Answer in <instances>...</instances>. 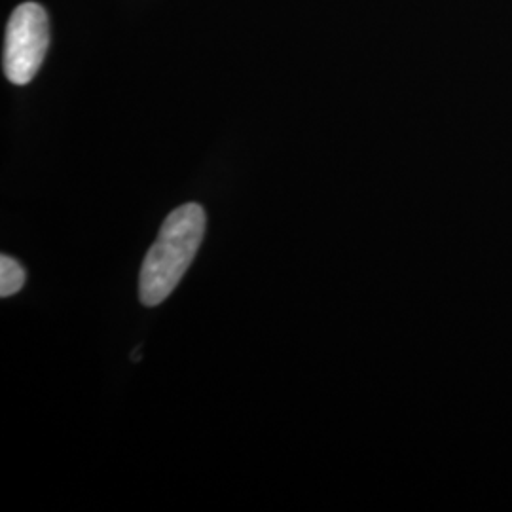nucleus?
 Masks as SVG:
<instances>
[{"mask_svg":"<svg viewBox=\"0 0 512 512\" xmlns=\"http://www.w3.org/2000/svg\"><path fill=\"white\" fill-rule=\"evenodd\" d=\"M205 236V211L198 203L175 209L145 256L139 296L145 306L162 304L181 283Z\"/></svg>","mask_w":512,"mask_h":512,"instance_id":"nucleus-1","label":"nucleus"},{"mask_svg":"<svg viewBox=\"0 0 512 512\" xmlns=\"http://www.w3.org/2000/svg\"><path fill=\"white\" fill-rule=\"evenodd\" d=\"M50 46V23L46 10L37 2L18 6L6 27L4 42V74L6 78L23 86L38 73Z\"/></svg>","mask_w":512,"mask_h":512,"instance_id":"nucleus-2","label":"nucleus"},{"mask_svg":"<svg viewBox=\"0 0 512 512\" xmlns=\"http://www.w3.org/2000/svg\"><path fill=\"white\" fill-rule=\"evenodd\" d=\"M25 285V270L16 258L0 256V296L8 298L19 293Z\"/></svg>","mask_w":512,"mask_h":512,"instance_id":"nucleus-3","label":"nucleus"}]
</instances>
